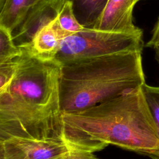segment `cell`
Here are the masks:
<instances>
[{"label":"cell","instance_id":"cell-10","mask_svg":"<svg viewBox=\"0 0 159 159\" xmlns=\"http://www.w3.org/2000/svg\"><path fill=\"white\" fill-rule=\"evenodd\" d=\"M42 0H6L0 10V26L11 32L22 22L29 10Z\"/></svg>","mask_w":159,"mask_h":159},{"label":"cell","instance_id":"cell-15","mask_svg":"<svg viewBox=\"0 0 159 159\" xmlns=\"http://www.w3.org/2000/svg\"><path fill=\"white\" fill-rule=\"evenodd\" d=\"M69 148V151L64 159H99L91 152Z\"/></svg>","mask_w":159,"mask_h":159},{"label":"cell","instance_id":"cell-18","mask_svg":"<svg viewBox=\"0 0 159 159\" xmlns=\"http://www.w3.org/2000/svg\"><path fill=\"white\" fill-rule=\"evenodd\" d=\"M0 159H4V157L0 155Z\"/></svg>","mask_w":159,"mask_h":159},{"label":"cell","instance_id":"cell-17","mask_svg":"<svg viewBox=\"0 0 159 159\" xmlns=\"http://www.w3.org/2000/svg\"><path fill=\"white\" fill-rule=\"evenodd\" d=\"M155 51V58L159 63V47H157L154 48Z\"/></svg>","mask_w":159,"mask_h":159},{"label":"cell","instance_id":"cell-3","mask_svg":"<svg viewBox=\"0 0 159 159\" xmlns=\"http://www.w3.org/2000/svg\"><path fill=\"white\" fill-rule=\"evenodd\" d=\"M145 83L142 51H125L61 64L60 99L63 113L80 112Z\"/></svg>","mask_w":159,"mask_h":159},{"label":"cell","instance_id":"cell-11","mask_svg":"<svg viewBox=\"0 0 159 159\" xmlns=\"http://www.w3.org/2000/svg\"><path fill=\"white\" fill-rule=\"evenodd\" d=\"M22 53V48L14 44L11 32L6 28L0 26V63L11 61Z\"/></svg>","mask_w":159,"mask_h":159},{"label":"cell","instance_id":"cell-12","mask_svg":"<svg viewBox=\"0 0 159 159\" xmlns=\"http://www.w3.org/2000/svg\"><path fill=\"white\" fill-rule=\"evenodd\" d=\"M57 20L60 27L69 35L84 28L76 19L73 11L71 2L69 0L65 1Z\"/></svg>","mask_w":159,"mask_h":159},{"label":"cell","instance_id":"cell-2","mask_svg":"<svg viewBox=\"0 0 159 159\" xmlns=\"http://www.w3.org/2000/svg\"><path fill=\"white\" fill-rule=\"evenodd\" d=\"M62 117L68 147L94 152L112 144L159 159L158 130L141 88Z\"/></svg>","mask_w":159,"mask_h":159},{"label":"cell","instance_id":"cell-4","mask_svg":"<svg viewBox=\"0 0 159 159\" xmlns=\"http://www.w3.org/2000/svg\"><path fill=\"white\" fill-rule=\"evenodd\" d=\"M143 33L127 34L84 28L61 41L55 60L60 64L125 51H142Z\"/></svg>","mask_w":159,"mask_h":159},{"label":"cell","instance_id":"cell-6","mask_svg":"<svg viewBox=\"0 0 159 159\" xmlns=\"http://www.w3.org/2000/svg\"><path fill=\"white\" fill-rule=\"evenodd\" d=\"M66 0H42L32 7L22 22L11 32L14 44L29 47L37 33L55 20Z\"/></svg>","mask_w":159,"mask_h":159},{"label":"cell","instance_id":"cell-9","mask_svg":"<svg viewBox=\"0 0 159 159\" xmlns=\"http://www.w3.org/2000/svg\"><path fill=\"white\" fill-rule=\"evenodd\" d=\"M74 14L85 28L93 29L106 8L109 0H69Z\"/></svg>","mask_w":159,"mask_h":159},{"label":"cell","instance_id":"cell-7","mask_svg":"<svg viewBox=\"0 0 159 159\" xmlns=\"http://www.w3.org/2000/svg\"><path fill=\"white\" fill-rule=\"evenodd\" d=\"M139 1L141 0H109L93 29L119 33H143L133 22V9Z\"/></svg>","mask_w":159,"mask_h":159},{"label":"cell","instance_id":"cell-14","mask_svg":"<svg viewBox=\"0 0 159 159\" xmlns=\"http://www.w3.org/2000/svg\"><path fill=\"white\" fill-rule=\"evenodd\" d=\"M17 68L16 58L11 61L0 63V93L4 91L11 83Z\"/></svg>","mask_w":159,"mask_h":159},{"label":"cell","instance_id":"cell-5","mask_svg":"<svg viewBox=\"0 0 159 159\" xmlns=\"http://www.w3.org/2000/svg\"><path fill=\"white\" fill-rule=\"evenodd\" d=\"M68 151L63 140L13 137L0 142V155L4 159H64Z\"/></svg>","mask_w":159,"mask_h":159},{"label":"cell","instance_id":"cell-16","mask_svg":"<svg viewBox=\"0 0 159 159\" xmlns=\"http://www.w3.org/2000/svg\"><path fill=\"white\" fill-rule=\"evenodd\" d=\"M145 46L153 48V49L157 47H159V17L158 18L153 29L152 36Z\"/></svg>","mask_w":159,"mask_h":159},{"label":"cell","instance_id":"cell-13","mask_svg":"<svg viewBox=\"0 0 159 159\" xmlns=\"http://www.w3.org/2000/svg\"><path fill=\"white\" fill-rule=\"evenodd\" d=\"M141 90L159 132V87L151 86L145 83Z\"/></svg>","mask_w":159,"mask_h":159},{"label":"cell","instance_id":"cell-1","mask_svg":"<svg viewBox=\"0 0 159 159\" xmlns=\"http://www.w3.org/2000/svg\"><path fill=\"white\" fill-rule=\"evenodd\" d=\"M22 48L14 78L0 93V142L13 137L63 140L61 64Z\"/></svg>","mask_w":159,"mask_h":159},{"label":"cell","instance_id":"cell-8","mask_svg":"<svg viewBox=\"0 0 159 159\" xmlns=\"http://www.w3.org/2000/svg\"><path fill=\"white\" fill-rule=\"evenodd\" d=\"M68 35L60 27L56 19L40 30L35 35L31 45L25 48L39 58L55 60L61 41Z\"/></svg>","mask_w":159,"mask_h":159}]
</instances>
